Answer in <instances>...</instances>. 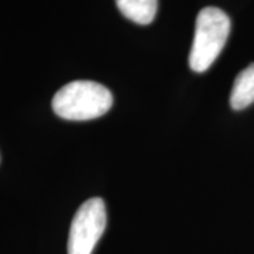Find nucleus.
I'll list each match as a JSON object with an SVG mask.
<instances>
[{
	"label": "nucleus",
	"mask_w": 254,
	"mask_h": 254,
	"mask_svg": "<svg viewBox=\"0 0 254 254\" xmlns=\"http://www.w3.org/2000/svg\"><path fill=\"white\" fill-rule=\"evenodd\" d=\"M254 103V64L239 73L230 93V106L235 110H243Z\"/></svg>",
	"instance_id": "obj_4"
},
{
	"label": "nucleus",
	"mask_w": 254,
	"mask_h": 254,
	"mask_svg": "<svg viewBox=\"0 0 254 254\" xmlns=\"http://www.w3.org/2000/svg\"><path fill=\"white\" fill-rule=\"evenodd\" d=\"M106 229V206L100 198L83 202L69 229L68 254H92Z\"/></svg>",
	"instance_id": "obj_3"
},
{
	"label": "nucleus",
	"mask_w": 254,
	"mask_h": 254,
	"mask_svg": "<svg viewBox=\"0 0 254 254\" xmlns=\"http://www.w3.org/2000/svg\"><path fill=\"white\" fill-rule=\"evenodd\" d=\"M113 105L112 92L93 81H72L63 86L53 98V110L57 116L85 122L106 115Z\"/></svg>",
	"instance_id": "obj_1"
},
{
	"label": "nucleus",
	"mask_w": 254,
	"mask_h": 254,
	"mask_svg": "<svg viewBox=\"0 0 254 254\" xmlns=\"http://www.w3.org/2000/svg\"><path fill=\"white\" fill-rule=\"evenodd\" d=\"M230 33V18L218 7L199 11L190 53V66L195 72H205L216 61Z\"/></svg>",
	"instance_id": "obj_2"
},
{
	"label": "nucleus",
	"mask_w": 254,
	"mask_h": 254,
	"mask_svg": "<svg viewBox=\"0 0 254 254\" xmlns=\"http://www.w3.org/2000/svg\"><path fill=\"white\" fill-rule=\"evenodd\" d=\"M122 14L137 24H150L155 18L158 0H116Z\"/></svg>",
	"instance_id": "obj_5"
}]
</instances>
